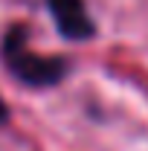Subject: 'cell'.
Wrapping results in <instances>:
<instances>
[{
	"mask_svg": "<svg viewBox=\"0 0 148 151\" xmlns=\"http://www.w3.org/2000/svg\"><path fill=\"white\" fill-rule=\"evenodd\" d=\"M44 6L61 41L87 44L99 38V23L87 9V0H44Z\"/></svg>",
	"mask_w": 148,
	"mask_h": 151,
	"instance_id": "obj_2",
	"label": "cell"
},
{
	"mask_svg": "<svg viewBox=\"0 0 148 151\" xmlns=\"http://www.w3.org/2000/svg\"><path fill=\"white\" fill-rule=\"evenodd\" d=\"M0 64L18 84L29 90H52L67 81L73 61L67 55H44L29 47V26L9 23L0 38Z\"/></svg>",
	"mask_w": 148,
	"mask_h": 151,
	"instance_id": "obj_1",
	"label": "cell"
},
{
	"mask_svg": "<svg viewBox=\"0 0 148 151\" xmlns=\"http://www.w3.org/2000/svg\"><path fill=\"white\" fill-rule=\"evenodd\" d=\"M9 122H12V108H9V105H6V99L0 96V128H3V125H9Z\"/></svg>",
	"mask_w": 148,
	"mask_h": 151,
	"instance_id": "obj_3",
	"label": "cell"
}]
</instances>
